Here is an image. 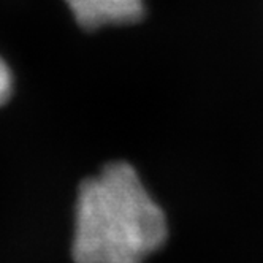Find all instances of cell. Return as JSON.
<instances>
[{"instance_id": "7a4b0ae2", "label": "cell", "mask_w": 263, "mask_h": 263, "mask_svg": "<svg viewBox=\"0 0 263 263\" xmlns=\"http://www.w3.org/2000/svg\"><path fill=\"white\" fill-rule=\"evenodd\" d=\"M65 4L86 30L135 24L144 14V0H65Z\"/></svg>"}, {"instance_id": "3957f363", "label": "cell", "mask_w": 263, "mask_h": 263, "mask_svg": "<svg viewBox=\"0 0 263 263\" xmlns=\"http://www.w3.org/2000/svg\"><path fill=\"white\" fill-rule=\"evenodd\" d=\"M13 92V74L7 62L0 58V106H4Z\"/></svg>"}, {"instance_id": "6da1fadb", "label": "cell", "mask_w": 263, "mask_h": 263, "mask_svg": "<svg viewBox=\"0 0 263 263\" xmlns=\"http://www.w3.org/2000/svg\"><path fill=\"white\" fill-rule=\"evenodd\" d=\"M163 210L134 166L111 162L84 179L74 204V263H144L166 241Z\"/></svg>"}]
</instances>
